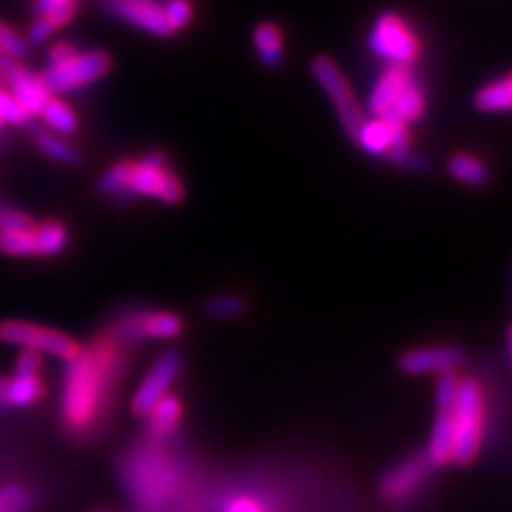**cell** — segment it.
Returning <instances> with one entry per match:
<instances>
[{"instance_id": "obj_1", "label": "cell", "mask_w": 512, "mask_h": 512, "mask_svg": "<svg viewBox=\"0 0 512 512\" xmlns=\"http://www.w3.org/2000/svg\"><path fill=\"white\" fill-rule=\"evenodd\" d=\"M99 188L103 195L114 197L120 203L148 197L165 205H175L184 199V184L169 167L163 152H148L139 160H120L111 165L101 178Z\"/></svg>"}, {"instance_id": "obj_2", "label": "cell", "mask_w": 512, "mask_h": 512, "mask_svg": "<svg viewBox=\"0 0 512 512\" xmlns=\"http://www.w3.org/2000/svg\"><path fill=\"white\" fill-rule=\"evenodd\" d=\"M453 461L459 466L472 463L483 446L485 395L474 378L459 380L453 406Z\"/></svg>"}, {"instance_id": "obj_3", "label": "cell", "mask_w": 512, "mask_h": 512, "mask_svg": "<svg viewBox=\"0 0 512 512\" xmlns=\"http://www.w3.org/2000/svg\"><path fill=\"white\" fill-rule=\"evenodd\" d=\"M367 45L387 67H412L421 58L423 43L412 24L397 11H384L374 20Z\"/></svg>"}, {"instance_id": "obj_4", "label": "cell", "mask_w": 512, "mask_h": 512, "mask_svg": "<svg viewBox=\"0 0 512 512\" xmlns=\"http://www.w3.org/2000/svg\"><path fill=\"white\" fill-rule=\"evenodd\" d=\"M114 62L111 56L103 50H77L56 64H47L41 73L45 88L54 96L69 94L101 82L109 75Z\"/></svg>"}, {"instance_id": "obj_5", "label": "cell", "mask_w": 512, "mask_h": 512, "mask_svg": "<svg viewBox=\"0 0 512 512\" xmlns=\"http://www.w3.org/2000/svg\"><path fill=\"white\" fill-rule=\"evenodd\" d=\"M71 370L64 380L62 393V412L64 419L71 425H84L94 414L96 404L101 397V365L94 355H79L69 361Z\"/></svg>"}, {"instance_id": "obj_6", "label": "cell", "mask_w": 512, "mask_h": 512, "mask_svg": "<svg viewBox=\"0 0 512 512\" xmlns=\"http://www.w3.org/2000/svg\"><path fill=\"white\" fill-rule=\"evenodd\" d=\"M310 69L320 90L329 96V101L335 109V116H338L346 135L350 139H355L361 124L365 122V111L355 96V90H352L348 77L340 69V64L333 58L320 54L312 58Z\"/></svg>"}, {"instance_id": "obj_7", "label": "cell", "mask_w": 512, "mask_h": 512, "mask_svg": "<svg viewBox=\"0 0 512 512\" xmlns=\"http://www.w3.org/2000/svg\"><path fill=\"white\" fill-rule=\"evenodd\" d=\"M0 342L24 350H35L41 357L50 355L60 361H73L82 352L71 335L37 323H28V320H5V323H0Z\"/></svg>"}, {"instance_id": "obj_8", "label": "cell", "mask_w": 512, "mask_h": 512, "mask_svg": "<svg viewBox=\"0 0 512 512\" xmlns=\"http://www.w3.org/2000/svg\"><path fill=\"white\" fill-rule=\"evenodd\" d=\"M182 331V318L171 312H133L126 314L116 327V335L126 344H139L143 340H175Z\"/></svg>"}, {"instance_id": "obj_9", "label": "cell", "mask_w": 512, "mask_h": 512, "mask_svg": "<svg viewBox=\"0 0 512 512\" xmlns=\"http://www.w3.org/2000/svg\"><path fill=\"white\" fill-rule=\"evenodd\" d=\"M434 472V463L429 461L427 453H419L399 466L391 468L380 480L382 498L391 504H406L414 493H419L423 485Z\"/></svg>"}, {"instance_id": "obj_10", "label": "cell", "mask_w": 512, "mask_h": 512, "mask_svg": "<svg viewBox=\"0 0 512 512\" xmlns=\"http://www.w3.org/2000/svg\"><path fill=\"white\" fill-rule=\"evenodd\" d=\"M180 372L182 355L175 350H167L165 355L150 367V372L139 384V389L133 397V412L139 416H148L160 399L169 395V389L173 387V382L178 380Z\"/></svg>"}, {"instance_id": "obj_11", "label": "cell", "mask_w": 512, "mask_h": 512, "mask_svg": "<svg viewBox=\"0 0 512 512\" xmlns=\"http://www.w3.org/2000/svg\"><path fill=\"white\" fill-rule=\"evenodd\" d=\"M0 69H3L5 88L13 94V99L26 109V114L30 118L39 116L45 103L54 96L45 88L41 75L32 73L20 60H13L7 56H0Z\"/></svg>"}, {"instance_id": "obj_12", "label": "cell", "mask_w": 512, "mask_h": 512, "mask_svg": "<svg viewBox=\"0 0 512 512\" xmlns=\"http://www.w3.org/2000/svg\"><path fill=\"white\" fill-rule=\"evenodd\" d=\"M105 5L118 20L148 32L152 37H173V30L165 18L163 3H158V0H105Z\"/></svg>"}, {"instance_id": "obj_13", "label": "cell", "mask_w": 512, "mask_h": 512, "mask_svg": "<svg viewBox=\"0 0 512 512\" xmlns=\"http://www.w3.org/2000/svg\"><path fill=\"white\" fill-rule=\"evenodd\" d=\"M466 361V352L457 346H423L406 350L399 357V370L408 376L455 372Z\"/></svg>"}, {"instance_id": "obj_14", "label": "cell", "mask_w": 512, "mask_h": 512, "mask_svg": "<svg viewBox=\"0 0 512 512\" xmlns=\"http://www.w3.org/2000/svg\"><path fill=\"white\" fill-rule=\"evenodd\" d=\"M416 73L412 67H387L378 77L367 96V111L372 118H387L402 96L406 86L412 82Z\"/></svg>"}, {"instance_id": "obj_15", "label": "cell", "mask_w": 512, "mask_h": 512, "mask_svg": "<svg viewBox=\"0 0 512 512\" xmlns=\"http://www.w3.org/2000/svg\"><path fill=\"white\" fill-rule=\"evenodd\" d=\"M252 45L261 64L267 69H278L284 62L286 43L284 30L276 22H261L252 30Z\"/></svg>"}, {"instance_id": "obj_16", "label": "cell", "mask_w": 512, "mask_h": 512, "mask_svg": "<svg viewBox=\"0 0 512 512\" xmlns=\"http://www.w3.org/2000/svg\"><path fill=\"white\" fill-rule=\"evenodd\" d=\"M453 410H438L431 440L427 448V457L434 463V468L453 461Z\"/></svg>"}, {"instance_id": "obj_17", "label": "cell", "mask_w": 512, "mask_h": 512, "mask_svg": "<svg viewBox=\"0 0 512 512\" xmlns=\"http://www.w3.org/2000/svg\"><path fill=\"white\" fill-rule=\"evenodd\" d=\"M425 109H427V92H425V86L421 84V79L414 75L412 82L406 86L402 96H399L387 118L399 120L410 126L425 116Z\"/></svg>"}, {"instance_id": "obj_18", "label": "cell", "mask_w": 512, "mask_h": 512, "mask_svg": "<svg viewBox=\"0 0 512 512\" xmlns=\"http://www.w3.org/2000/svg\"><path fill=\"white\" fill-rule=\"evenodd\" d=\"M39 118L47 126V131L60 137H69L79 131L77 111L67 101H62L60 96H52V99L45 103Z\"/></svg>"}, {"instance_id": "obj_19", "label": "cell", "mask_w": 512, "mask_h": 512, "mask_svg": "<svg viewBox=\"0 0 512 512\" xmlns=\"http://www.w3.org/2000/svg\"><path fill=\"white\" fill-rule=\"evenodd\" d=\"M359 148L376 158H387L391 150V124L382 118H370L361 124L359 133L355 137Z\"/></svg>"}, {"instance_id": "obj_20", "label": "cell", "mask_w": 512, "mask_h": 512, "mask_svg": "<svg viewBox=\"0 0 512 512\" xmlns=\"http://www.w3.org/2000/svg\"><path fill=\"white\" fill-rule=\"evenodd\" d=\"M512 105V79L510 75H502L493 82L485 84L474 94V107L483 114H502Z\"/></svg>"}, {"instance_id": "obj_21", "label": "cell", "mask_w": 512, "mask_h": 512, "mask_svg": "<svg viewBox=\"0 0 512 512\" xmlns=\"http://www.w3.org/2000/svg\"><path fill=\"white\" fill-rule=\"evenodd\" d=\"M152 438H167L182 421V402L175 395H167L146 416Z\"/></svg>"}, {"instance_id": "obj_22", "label": "cell", "mask_w": 512, "mask_h": 512, "mask_svg": "<svg viewBox=\"0 0 512 512\" xmlns=\"http://www.w3.org/2000/svg\"><path fill=\"white\" fill-rule=\"evenodd\" d=\"M448 173L461 184L468 186H485L489 182V167L483 163V160L468 154V152H457L451 158H448Z\"/></svg>"}, {"instance_id": "obj_23", "label": "cell", "mask_w": 512, "mask_h": 512, "mask_svg": "<svg viewBox=\"0 0 512 512\" xmlns=\"http://www.w3.org/2000/svg\"><path fill=\"white\" fill-rule=\"evenodd\" d=\"M45 395V384L43 380L37 378H20V376H11L7 380V391L3 404L9 408H28L32 404H37L39 399Z\"/></svg>"}, {"instance_id": "obj_24", "label": "cell", "mask_w": 512, "mask_h": 512, "mask_svg": "<svg viewBox=\"0 0 512 512\" xmlns=\"http://www.w3.org/2000/svg\"><path fill=\"white\" fill-rule=\"evenodd\" d=\"M35 143H37V148L41 150V154L56 160V163H60V165H79V163H82V152H79L73 146V143H69L67 139H62L60 135H54L50 131H37L35 133Z\"/></svg>"}, {"instance_id": "obj_25", "label": "cell", "mask_w": 512, "mask_h": 512, "mask_svg": "<svg viewBox=\"0 0 512 512\" xmlns=\"http://www.w3.org/2000/svg\"><path fill=\"white\" fill-rule=\"evenodd\" d=\"M32 229H35L37 256H56L69 244L67 229L56 220H45Z\"/></svg>"}, {"instance_id": "obj_26", "label": "cell", "mask_w": 512, "mask_h": 512, "mask_svg": "<svg viewBox=\"0 0 512 512\" xmlns=\"http://www.w3.org/2000/svg\"><path fill=\"white\" fill-rule=\"evenodd\" d=\"M0 252L7 256H20V259H28V256H37V244H35V229H15L0 233Z\"/></svg>"}, {"instance_id": "obj_27", "label": "cell", "mask_w": 512, "mask_h": 512, "mask_svg": "<svg viewBox=\"0 0 512 512\" xmlns=\"http://www.w3.org/2000/svg\"><path fill=\"white\" fill-rule=\"evenodd\" d=\"M30 52V45L26 37H22L18 30H13L9 24L0 22V56H7L13 60H22Z\"/></svg>"}, {"instance_id": "obj_28", "label": "cell", "mask_w": 512, "mask_h": 512, "mask_svg": "<svg viewBox=\"0 0 512 512\" xmlns=\"http://www.w3.org/2000/svg\"><path fill=\"white\" fill-rule=\"evenodd\" d=\"M163 9L173 35H178L180 30L188 28L192 18H195V9H192L190 0H165Z\"/></svg>"}, {"instance_id": "obj_29", "label": "cell", "mask_w": 512, "mask_h": 512, "mask_svg": "<svg viewBox=\"0 0 512 512\" xmlns=\"http://www.w3.org/2000/svg\"><path fill=\"white\" fill-rule=\"evenodd\" d=\"M205 312L214 318H237L246 312V303L235 295H216L205 303Z\"/></svg>"}, {"instance_id": "obj_30", "label": "cell", "mask_w": 512, "mask_h": 512, "mask_svg": "<svg viewBox=\"0 0 512 512\" xmlns=\"http://www.w3.org/2000/svg\"><path fill=\"white\" fill-rule=\"evenodd\" d=\"M0 120H3V124L11 126L30 124V116L26 114V109L13 99V94L7 88H0Z\"/></svg>"}, {"instance_id": "obj_31", "label": "cell", "mask_w": 512, "mask_h": 512, "mask_svg": "<svg viewBox=\"0 0 512 512\" xmlns=\"http://www.w3.org/2000/svg\"><path fill=\"white\" fill-rule=\"evenodd\" d=\"M457 389H459V378L455 372L438 374V380H436L438 410H453L455 399H457Z\"/></svg>"}, {"instance_id": "obj_32", "label": "cell", "mask_w": 512, "mask_h": 512, "mask_svg": "<svg viewBox=\"0 0 512 512\" xmlns=\"http://www.w3.org/2000/svg\"><path fill=\"white\" fill-rule=\"evenodd\" d=\"M41 365H43V359L39 352L35 350H24L20 352L18 361H15V372L13 376H20V378H37L39 372H41Z\"/></svg>"}, {"instance_id": "obj_33", "label": "cell", "mask_w": 512, "mask_h": 512, "mask_svg": "<svg viewBox=\"0 0 512 512\" xmlns=\"http://www.w3.org/2000/svg\"><path fill=\"white\" fill-rule=\"evenodd\" d=\"M26 227H32L30 216L20 210H13V207H0V233Z\"/></svg>"}, {"instance_id": "obj_34", "label": "cell", "mask_w": 512, "mask_h": 512, "mask_svg": "<svg viewBox=\"0 0 512 512\" xmlns=\"http://www.w3.org/2000/svg\"><path fill=\"white\" fill-rule=\"evenodd\" d=\"M224 512H265V508L254 498H248V495H239V498H233L227 504Z\"/></svg>"}, {"instance_id": "obj_35", "label": "cell", "mask_w": 512, "mask_h": 512, "mask_svg": "<svg viewBox=\"0 0 512 512\" xmlns=\"http://www.w3.org/2000/svg\"><path fill=\"white\" fill-rule=\"evenodd\" d=\"M22 493H24V487H20V485L0 487V512H5L15 500L20 498Z\"/></svg>"}, {"instance_id": "obj_36", "label": "cell", "mask_w": 512, "mask_h": 512, "mask_svg": "<svg viewBox=\"0 0 512 512\" xmlns=\"http://www.w3.org/2000/svg\"><path fill=\"white\" fill-rule=\"evenodd\" d=\"M404 167H408V169H410V171H414V173H423V171H427V169H429V163H427L425 158L412 154V156L406 160V165H404Z\"/></svg>"}, {"instance_id": "obj_37", "label": "cell", "mask_w": 512, "mask_h": 512, "mask_svg": "<svg viewBox=\"0 0 512 512\" xmlns=\"http://www.w3.org/2000/svg\"><path fill=\"white\" fill-rule=\"evenodd\" d=\"M7 376H0V412H3L7 406L3 404V399H5V391H7Z\"/></svg>"}, {"instance_id": "obj_38", "label": "cell", "mask_w": 512, "mask_h": 512, "mask_svg": "<svg viewBox=\"0 0 512 512\" xmlns=\"http://www.w3.org/2000/svg\"><path fill=\"white\" fill-rule=\"evenodd\" d=\"M0 88H5V77H3V69H0Z\"/></svg>"}, {"instance_id": "obj_39", "label": "cell", "mask_w": 512, "mask_h": 512, "mask_svg": "<svg viewBox=\"0 0 512 512\" xmlns=\"http://www.w3.org/2000/svg\"><path fill=\"white\" fill-rule=\"evenodd\" d=\"M0 128H3V120H0Z\"/></svg>"}]
</instances>
